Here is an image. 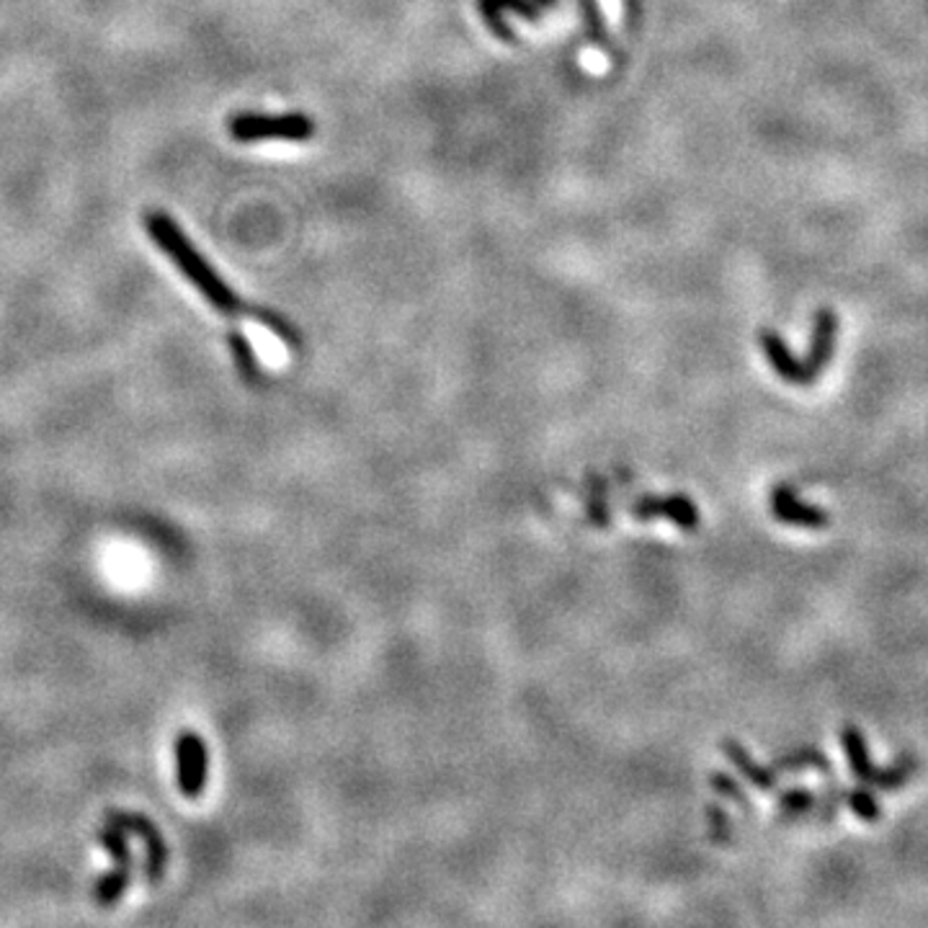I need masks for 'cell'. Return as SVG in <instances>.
<instances>
[{
  "mask_svg": "<svg viewBox=\"0 0 928 928\" xmlns=\"http://www.w3.org/2000/svg\"><path fill=\"white\" fill-rule=\"evenodd\" d=\"M145 228L150 238L155 240V245L168 255V259L176 263V269L184 274L188 282H192L204 299L212 305L220 315H236L248 313L251 315V307H245L236 292L230 290V284L217 274L204 255L196 251V245L186 238V232L178 228L176 222L171 220L168 215L163 212H150L145 217Z\"/></svg>",
  "mask_w": 928,
  "mask_h": 928,
  "instance_id": "cell-1",
  "label": "cell"
},
{
  "mask_svg": "<svg viewBox=\"0 0 928 928\" xmlns=\"http://www.w3.org/2000/svg\"><path fill=\"white\" fill-rule=\"evenodd\" d=\"M313 134L315 122L305 114H238L230 119V138L236 142H305L313 138Z\"/></svg>",
  "mask_w": 928,
  "mask_h": 928,
  "instance_id": "cell-2",
  "label": "cell"
},
{
  "mask_svg": "<svg viewBox=\"0 0 928 928\" xmlns=\"http://www.w3.org/2000/svg\"><path fill=\"white\" fill-rule=\"evenodd\" d=\"M107 826L140 836L142 843H145V880L148 885H157L165 874V864H168V847H165V839L157 831L155 822L140 812L111 810L107 812Z\"/></svg>",
  "mask_w": 928,
  "mask_h": 928,
  "instance_id": "cell-3",
  "label": "cell"
},
{
  "mask_svg": "<svg viewBox=\"0 0 928 928\" xmlns=\"http://www.w3.org/2000/svg\"><path fill=\"white\" fill-rule=\"evenodd\" d=\"M209 774V751L207 743L201 741L199 733L184 730L176 738V776L181 795L188 799H196L207 787Z\"/></svg>",
  "mask_w": 928,
  "mask_h": 928,
  "instance_id": "cell-4",
  "label": "cell"
},
{
  "mask_svg": "<svg viewBox=\"0 0 928 928\" xmlns=\"http://www.w3.org/2000/svg\"><path fill=\"white\" fill-rule=\"evenodd\" d=\"M772 513L776 522L803 526V529H826L831 524V513L818 509V505L803 503L789 485H779L772 493Z\"/></svg>",
  "mask_w": 928,
  "mask_h": 928,
  "instance_id": "cell-5",
  "label": "cell"
},
{
  "mask_svg": "<svg viewBox=\"0 0 928 928\" xmlns=\"http://www.w3.org/2000/svg\"><path fill=\"white\" fill-rule=\"evenodd\" d=\"M836 330H839V320H836V315L831 313V309L822 307L818 313V318H815L810 353L803 359L807 384H812L815 380H818V374L822 372V369L831 364L833 349H836Z\"/></svg>",
  "mask_w": 928,
  "mask_h": 928,
  "instance_id": "cell-6",
  "label": "cell"
},
{
  "mask_svg": "<svg viewBox=\"0 0 928 928\" xmlns=\"http://www.w3.org/2000/svg\"><path fill=\"white\" fill-rule=\"evenodd\" d=\"M478 9H480L482 21H485V26L505 44L516 42V34H513V29L505 24L503 11L518 13V17H524L526 21L542 19V6L534 3V0H478Z\"/></svg>",
  "mask_w": 928,
  "mask_h": 928,
  "instance_id": "cell-7",
  "label": "cell"
},
{
  "mask_svg": "<svg viewBox=\"0 0 928 928\" xmlns=\"http://www.w3.org/2000/svg\"><path fill=\"white\" fill-rule=\"evenodd\" d=\"M635 518H668L681 529H697L699 511L686 495H670V498H643L635 509Z\"/></svg>",
  "mask_w": 928,
  "mask_h": 928,
  "instance_id": "cell-8",
  "label": "cell"
},
{
  "mask_svg": "<svg viewBox=\"0 0 928 928\" xmlns=\"http://www.w3.org/2000/svg\"><path fill=\"white\" fill-rule=\"evenodd\" d=\"M758 343L761 349H764V357L768 359V364L776 372V376L789 384H807V374H805V361L797 359L795 353L789 351V346L784 343V338L776 334V330L766 328L761 330L758 336Z\"/></svg>",
  "mask_w": 928,
  "mask_h": 928,
  "instance_id": "cell-9",
  "label": "cell"
},
{
  "mask_svg": "<svg viewBox=\"0 0 928 928\" xmlns=\"http://www.w3.org/2000/svg\"><path fill=\"white\" fill-rule=\"evenodd\" d=\"M841 745L849 758V768H851V774H854V779L866 787L874 774V764H872L870 745H866L864 733L856 725H843Z\"/></svg>",
  "mask_w": 928,
  "mask_h": 928,
  "instance_id": "cell-10",
  "label": "cell"
},
{
  "mask_svg": "<svg viewBox=\"0 0 928 928\" xmlns=\"http://www.w3.org/2000/svg\"><path fill=\"white\" fill-rule=\"evenodd\" d=\"M722 751L728 753V758L733 761V764L741 768V774L749 779L753 787L761 789V791H774L776 789V774L772 768H766L764 764H756L749 751L743 749V743L733 741V738H728V741H722Z\"/></svg>",
  "mask_w": 928,
  "mask_h": 928,
  "instance_id": "cell-11",
  "label": "cell"
},
{
  "mask_svg": "<svg viewBox=\"0 0 928 928\" xmlns=\"http://www.w3.org/2000/svg\"><path fill=\"white\" fill-rule=\"evenodd\" d=\"M774 768H776V772H803V768H818L820 774L833 776L831 758H828L826 753H820L818 749L791 751V753H787V756L776 758Z\"/></svg>",
  "mask_w": 928,
  "mask_h": 928,
  "instance_id": "cell-12",
  "label": "cell"
},
{
  "mask_svg": "<svg viewBox=\"0 0 928 928\" xmlns=\"http://www.w3.org/2000/svg\"><path fill=\"white\" fill-rule=\"evenodd\" d=\"M916 768H918V761L916 758H913V756H900V758L895 761L893 766L882 768V772H877V768H874L872 779H870V784H866V787H874V789H880V791L900 789L903 784L908 782L913 774H916Z\"/></svg>",
  "mask_w": 928,
  "mask_h": 928,
  "instance_id": "cell-13",
  "label": "cell"
},
{
  "mask_svg": "<svg viewBox=\"0 0 928 928\" xmlns=\"http://www.w3.org/2000/svg\"><path fill=\"white\" fill-rule=\"evenodd\" d=\"M228 346L232 351V359H236L240 376H243L245 382H259V376H261L259 359H255L253 346L251 341H248V336L240 334V330H232V334L228 336Z\"/></svg>",
  "mask_w": 928,
  "mask_h": 928,
  "instance_id": "cell-14",
  "label": "cell"
},
{
  "mask_svg": "<svg viewBox=\"0 0 928 928\" xmlns=\"http://www.w3.org/2000/svg\"><path fill=\"white\" fill-rule=\"evenodd\" d=\"M847 805H849V810L854 812L859 820H864V822H877L882 818V810H880L877 797H874L872 791L866 789V787L849 789L847 791Z\"/></svg>",
  "mask_w": 928,
  "mask_h": 928,
  "instance_id": "cell-15",
  "label": "cell"
},
{
  "mask_svg": "<svg viewBox=\"0 0 928 928\" xmlns=\"http://www.w3.org/2000/svg\"><path fill=\"white\" fill-rule=\"evenodd\" d=\"M779 807L789 815H805L818 807V795L810 789H787L779 795Z\"/></svg>",
  "mask_w": 928,
  "mask_h": 928,
  "instance_id": "cell-16",
  "label": "cell"
},
{
  "mask_svg": "<svg viewBox=\"0 0 928 928\" xmlns=\"http://www.w3.org/2000/svg\"><path fill=\"white\" fill-rule=\"evenodd\" d=\"M709 782H712V787H714V791L717 795H722V797H728V799H733V803H738L741 807H745V810H751V797L745 795V789L741 787V784H738L733 776H728V774H712L709 776Z\"/></svg>",
  "mask_w": 928,
  "mask_h": 928,
  "instance_id": "cell-17",
  "label": "cell"
},
{
  "mask_svg": "<svg viewBox=\"0 0 928 928\" xmlns=\"http://www.w3.org/2000/svg\"><path fill=\"white\" fill-rule=\"evenodd\" d=\"M707 820H709V839L717 843H728L733 839V826H730L728 812L720 805H707Z\"/></svg>",
  "mask_w": 928,
  "mask_h": 928,
  "instance_id": "cell-18",
  "label": "cell"
},
{
  "mask_svg": "<svg viewBox=\"0 0 928 928\" xmlns=\"http://www.w3.org/2000/svg\"><path fill=\"white\" fill-rule=\"evenodd\" d=\"M534 3H539L542 9H549V6H555V0H534Z\"/></svg>",
  "mask_w": 928,
  "mask_h": 928,
  "instance_id": "cell-19",
  "label": "cell"
}]
</instances>
